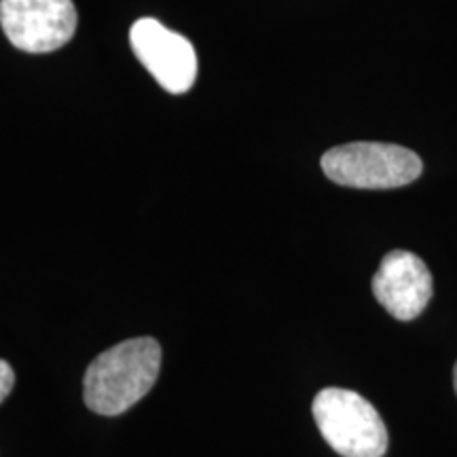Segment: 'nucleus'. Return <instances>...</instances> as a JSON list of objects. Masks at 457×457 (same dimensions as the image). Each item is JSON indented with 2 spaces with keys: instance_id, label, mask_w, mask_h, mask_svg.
Segmentation results:
<instances>
[{
  "instance_id": "3",
  "label": "nucleus",
  "mask_w": 457,
  "mask_h": 457,
  "mask_svg": "<svg viewBox=\"0 0 457 457\" xmlns=\"http://www.w3.org/2000/svg\"><path fill=\"white\" fill-rule=\"evenodd\" d=\"M322 170L337 185L350 188H398L415 182L424 163L411 148L386 142H352L322 155Z\"/></svg>"
},
{
  "instance_id": "1",
  "label": "nucleus",
  "mask_w": 457,
  "mask_h": 457,
  "mask_svg": "<svg viewBox=\"0 0 457 457\" xmlns=\"http://www.w3.org/2000/svg\"><path fill=\"white\" fill-rule=\"evenodd\" d=\"M162 370V345L136 337L96 356L85 370L83 398L98 415H121L146 396Z\"/></svg>"
},
{
  "instance_id": "2",
  "label": "nucleus",
  "mask_w": 457,
  "mask_h": 457,
  "mask_svg": "<svg viewBox=\"0 0 457 457\" xmlns=\"http://www.w3.org/2000/svg\"><path fill=\"white\" fill-rule=\"evenodd\" d=\"M320 434L343 457H384L387 428L367 398L343 387H324L313 398Z\"/></svg>"
},
{
  "instance_id": "7",
  "label": "nucleus",
  "mask_w": 457,
  "mask_h": 457,
  "mask_svg": "<svg viewBox=\"0 0 457 457\" xmlns=\"http://www.w3.org/2000/svg\"><path fill=\"white\" fill-rule=\"evenodd\" d=\"M15 386V373L7 360H0V403L9 396Z\"/></svg>"
},
{
  "instance_id": "5",
  "label": "nucleus",
  "mask_w": 457,
  "mask_h": 457,
  "mask_svg": "<svg viewBox=\"0 0 457 457\" xmlns=\"http://www.w3.org/2000/svg\"><path fill=\"white\" fill-rule=\"evenodd\" d=\"M131 49L168 94L180 96L197 79V54L188 38L162 21L142 17L129 30Z\"/></svg>"
},
{
  "instance_id": "6",
  "label": "nucleus",
  "mask_w": 457,
  "mask_h": 457,
  "mask_svg": "<svg viewBox=\"0 0 457 457\" xmlns=\"http://www.w3.org/2000/svg\"><path fill=\"white\" fill-rule=\"evenodd\" d=\"M434 293L432 273L420 256L409 250H392L384 256L373 278V295L379 305L403 322L415 320Z\"/></svg>"
},
{
  "instance_id": "4",
  "label": "nucleus",
  "mask_w": 457,
  "mask_h": 457,
  "mask_svg": "<svg viewBox=\"0 0 457 457\" xmlns=\"http://www.w3.org/2000/svg\"><path fill=\"white\" fill-rule=\"evenodd\" d=\"M72 0H0V26L17 49L51 54L77 32Z\"/></svg>"
},
{
  "instance_id": "8",
  "label": "nucleus",
  "mask_w": 457,
  "mask_h": 457,
  "mask_svg": "<svg viewBox=\"0 0 457 457\" xmlns=\"http://www.w3.org/2000/svg\"><path fill=\"white\" fill-rule=\"evenodd\" d=\"M453 387H455V394H457V362H455V367H453Z\"/></svg>"
}]
</instances>
